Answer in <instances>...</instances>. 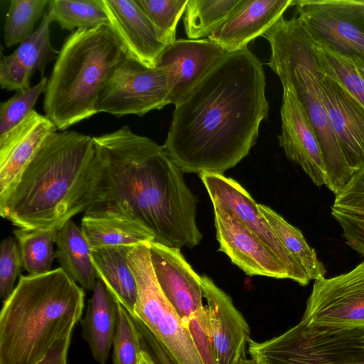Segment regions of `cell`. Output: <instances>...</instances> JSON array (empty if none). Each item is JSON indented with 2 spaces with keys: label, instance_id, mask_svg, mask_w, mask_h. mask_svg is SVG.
<instances>
[{
  "label": "cell",
  "instance_id": "obj_1",
  "mask_svg": "<svg viewBox=\"0 0 364 364\" xmlns=\"http://www.w3.org/2000/svg\"><path fill=\"white\" fill-rule=\"evenodd\" d=\"M263 65L247 48L228 53L175 106L163 145L186 173L223 175L247 156L267 118Z\"/></svg>",
  "mask_w": 364,
  "mask_h": 364
},
{
  "label": "cell",
  "instance_id": "obj_2",
  "mask_svg": "<svg viewBox=\"0 0 364 364\" xmlns=\"http://www.w3.org/2000/svg\"><path fill=\"white\" fill-rule=\"evenodd\" d=\"M92 139L104 176L99 205L140 223L154 242L180 250L200 242L197 198L163 145L127 125Z\"/></svg>",
  "mask_w": 364,
  "mask_h": 364
},
{
  "label": "cell",
  "instance_id": "obj_3",
  "mask_svg": "<svg viewBox=\"0 0 364 364\" xmlns=\"http://www.w3.org/2000/svg\"><path fill=\"white\" fill-rule=\"evenodd\" d=\"M103 179L92 137L56 131L0 196V215L18 228L58 230L102 202Z\"/></svg>",
  "mask_w": 364,
  "mask_h": 364
},
{
  "label": "cell",
  "instance_id": "obj_4",
  "mask_svg": "<svg viewBox=\"0 0 364 364\" xmlns=\"http://www.w3.org/2000/svg\"><path fill=\"white\" fill-rule=\"evenodd\" d=\"M84 289L62 267L20 276L0 313V364H36L72 334L85 306Z\"/></svg>",
  "mask_w": 364,
  "mask_h": 364
},
{
  "label": "cell",
  "instance_id": "obj_5",
  "mask_svg": "<svg viewBox=\"0 0 364 364\" xmlns=\"http://www.w3.org/2000/svg\"><path fill=\"white\" fill-rule=\"evenodd\" d=\"M124 56L109 26L78 29L65 39L43 99L45 115L58 130L97 114L100 93Z\"/></svg>",
  "mask_w": 364,
  "mask_h": 364
},
{
  "label": "cell",
  "instance_id": "obj_6",
  "mask_svg": "<svg viewBox=\"0 0 364 364\" xmlns=\"http://www.w3.org/2000/svg\"><path fill=\"white\" fill-rule=\"evenodd\" d=\"M264 36L271 48L268 65L282 87L295 93L315 129L327 173L326 186L336 194L353 173L329 122L319 85L314 39L299 17H282Z\"/></svg>",
  "mask_w": 364,
  "mask_h": 364
},
{
  "label": "cell",
  "instance_id": "obj_7",
  "mask_svg": "<svg viewBox=\"0 0 364 364\" xmlns=\"http://www.w3.org/2000/svg\"><path fill=\"white\" fill-rule=\"evenodd\" d=\"M247 351L259 364H364V331L333 329L302 321Z\"/></svg>",
  "mask_w": 364,
  "mask_h": 364
},
{
  "label": "cell",
  "instance_id": "obj_8",
  "mask_svg": "<svg viewBox=\"0 0 364 364\" xmlns=\"http://www.w3.org/2000/svg\"><path fill=\"white\" fill-rule=\"evenodd\" d=\"M149 243L134 246L127 254L137 287V299L132 315L149 330L175 364H203L188 327L157 282Z\"/></svg>",
  "mask_w": 364,
  "mask_h": 364
},
{
  "label": "cell",
  "instance_id": "obj_9",
  "mask_svg": "<svg viewBox=\"0 0 364 364\" xmlns=\"http://www.w3.org/2000/svg\"><path fill=\"white\" fill-rule=\"evenodd\" d=\"M171 88L168 67L148 68L124 55L100 93L97 112L141 117L171 104Z\"/></svg>",
  "mask_w": 364,
  "mask_h": 364
},
{
  "label": "cell",
  "instance_id": "obj_10",
  "mask_svg": "<svg viewBox=\"0 0 364 364\" xmlns=\"http://www.w3.org/2000/svg\"><path fill=\"white\" fill-rule=\"evenodd\" d=\"M301 320L327 328L364 331V260L346 273L314 280Z\"/></svg>",
  "mask_w": 364,
  "mask_h": 364
},
{
  "label": "cell",
  "instance_id": "obj_11",
  "mask_svg": "<svg viewBox=\"0 0 364 364\" xmlns=\"http://www.w3.org/2000/svg\"><path fill=\"white\" fill-rule=\"evenodd\" d=\"M293 5L317 42L364 61V15L354 0H294Z\"/></svg>",
  "mask_w": 364,
  "mask_h": 364
},
{
  "label": "cell",
  "instance_id": "obj_12",
  "mask_svg": "<svg viewBox=\"0 0 364 364\" xmlns=\"http://www.w3.org/2000/svg\"><path fill=\"white\" fill-rule=\"evenodd\" d=\"M212 201L253 232L274 253L287 268L290 279L305 287L311 279L276 236L259 210L258 203L237 181L224 175H199Z\"/></svg>",
  "mask_w": 364,
  "mask_h": 364
},
{
  "label": "cell",
  "instance_id": "obj_13",
  "mask_svg": "<svg viewBox=\"0 0 364 364\" xmlns=\"http://www.w3.org/2000/svg\"><path fill=\"white\" fill-rule=\"evenodd\" d=\"M318 65L329 122L353 174L364 167V107L338 80L323 70L318 60Z\"/></svg>",
  "mask_w": 364,
  "mask_h": 364
},
{
  "label": "cell",
  "instance_id": "obj_14",
  "mask_svg": "<svg viewBox=\"0 0 364 364\" xmlns=\"http://www.w3.org/2000/svg\"><path fill=\"white\" fill-rule=\"evenodd\" d=\"M279 146L287 158L299 165L317 186L326 185L327 173L314 127L295 93L283 87Z\"/></svg>",
  "mask_w": 364,
  "mask_h": 364
},
{
  "label": "cell",
  "instance_id": "obj_15",
  "mask_svg": "<svg viewBox=\"0 0 364 364\" xmlns=\"http://www.w3.org/2000/svg\"><path fill=\"white\" fill-rule=\"evenodd\" d=\"M214 209L219 250L248 276L290 279L289 272L274 253L253 232L227 212Z\"/></svg>",
  "mask_w": 364,
  "mask_h": 364
},
{
  "label": "cell",
  "instance_id": "obj_16",
  "mask_svg": "<svg viewBox=\"0 0 364 364\" xmlns=\"http://www.w3.org/2000/svg\"><path fill=\"white\" fill-rule=\"evenodd\" d=\"M149 248L157 282L187 326L191 314L204 306L202 276L194 271L180 249L154 241L149 243Z\"/></svg>",
  "mask_w": 364,
  "mask_h": 364
},
{
  "label": "cell",
  "instance_id": "obj_17",
  "mask_svg": "<svg viewBox=\"0 0 364 364\" xmlns=\"http://www.w3.org/2000/svg\"><path fill=\"white\" fill-rule=\"evenodd\" d=\"M101 1L124 55L146 67L156 68L168 46L136 0Z\"/></svg>",
  "mask_w": 364,
  "mask_h": 364
},
{
  "label": "cell",
  "instance_id": "obj_18",
  "mask_svg": "<svg viewBox=\"0 0 364 364\" xmlns=\"http://www.w3.org/2000/svg\"><path fill=\"white\" fill-rule=\"evenodd\" d=\"M217 364H240L247 358L250 328L231 297L208 276H202Z\"/></svg>",
  "mask_w": 364,
  "mask_h": 364
},
{
  "label": "cell",
  "instance_id": "obj_19",
  "mask_svg": "<svg viewBox=\"0 0 364 364\" xmlns=\"http://www.w3.org/2000/svg\"><path fill=\"white\" fill-rule=\"evenodd\" d=\"M227 53L209 38H181L168 46L157 66H167L171 70V104L176 106L183 100Z\"/></svg>",
  "mask_w": 364,
  "mask_h": 364
},
{
  "label": "cell",
  "instance_id": "obj_20",
  "mask_svg": "<svg viewBox=\"0 0 364 364\" xmlns=\"http://www.w3.org/2000/svg\"><path fill=\"white\" fill-rule=\"evenodd\" d=\"M294 4V0H240L229 16L208 38L227 53L247 48L264 33Z\"/></svg>",
  "mask_w": 364,
  "mask_h": 364
},
{
  "label": "cell",
  "instance_id": "obj_21",
  "mask_svg": "<svg viewBox=\"0 0 364 364\" xmlns=\"http://www.w3.org/2000/svg\"><path fill=\"white\" fill-rule=\"evenodd\" d=\"M57 129L46 115L33 109L18 126L0 137V196L10 188L44 141Z\"/></svg>",
  "mask_w": 364,
  "mask_h": 364
},
{
  "label": "cell",
  "instance_id": "obj_22",
  "mask_svg": "<svg viewBox=\"0 0 364 364\" xmlns=\"http://www.w3.org/2000/svg\"><path fill=\"white\" fill-rule=\"evenodd\" d=\"M52 19L46 13L38 27L15 51L9 55L1 52L0 85L7 91L16 92L31 87V77L38 71L42 77L47 63L56 60L59 51L55 50L50 37Z\"/></svg>",
  "mask_w": 364,
  "mask_h": 364
},
{
  "label": "cell",
  "instance_id": "obj_23",
  "mask_svg": "<svg viewBox=\"0 0 364 364\" xmlns=\"http://www.w3.org/2000/svg\"><path fill=\"white\" fill-rule=\"evenodd\" d=\"M81 230L91 250L107 247H134L154 241L140 223L115 208L97 205L85 213Z\"/></svg>",
  "mask_w": 364,
  "mask_h": 364
},
{
  "label": "cell",
  "instance_id": "obj_24",
  "mask_svg": "<svg viewBox=\"0 0 364 364\" xmlns=\"http://www.w3.org/2000/svg\"><path fill=\"white\" fill-rule=\"evenodd\" d=\"M117 319V301L99 279L87 301L85 316L80 319L82 335L94 359L105 364L109 355Z\"/></svg>",
  "mask_w": 364,
  "mask_h": 364
},
{
  "label": "cell",
  "instance_id": "obj_25",
  "mask_svg": "<svg viewBox=\"0 0 364 364\" xmlns=\"http://www.w3.org/2000/svg\"><path fill=\"white\" fill-rule=\"evenodd\" d=\"M132 247L115 246L91 250L97 278L131 314L137 299L136 280L127 262V254Z\"/></svg>",
  "mask_w": 364,
  "mask_h": 364
},
{
  "label": "cell",
  "instance_id": "obj_26",
  "mask_svg": "<svg viewBox=\"0 0 364 364\" xmlns=\"http://www.w3.org/2000/svg\"><path fill=\"white\" fill-rule=\"evenodd\" d=\"M55 252L60 267L84 289L92 291L97 274L81 228L71 220L56 231Z\"/></svg>",
  "mask_w": 364,
  "mask_h": 364
},
{
  "label": "cell",
  "instance_id": "obj_27",
  "mask_svg": "<svg viewBox=\"0 0 364 364\" xmlns=\"http://www.w3.org/2000/svg\"><path fill=\"white\" fill-rule=\"evenodd\" d=\"M258 208L276 236L309 279L316 280L325 277L324 264L318 259L314 249L309 245L301 232L269 206L258 203Z\"/></svg>",
  "mask_w": 364,
  "mask_h": 364
},
{
  "label": "cell",
  "instance_id": "obj_28",
  "mask_svg": "<svg viewBox=\"0 0 364 364\" xmlns=\"http://www.w3.org/2000/svg\"><path fill=\"white\" fill-rule=\"evenodd\" d=\"M47 14L62 29H78L109 26L101 0H50Z\"/></svg>",
  "mask_w": 364,
  "mask_h": 364
},
{
  "label": "cell",
  "instance_id": "obj_29",
  "mask_svg": "<svg viewBox=\"0 0 364 364\" xmlns=\"http://www.w3.org/2000/svg\"><path fill=\"white\" fill-rule=\"evenodd\" d=\"M240 0H188L183 16L188 39L209 37L229 16Z\"/></svg>",
  "mask_w": 364,
  "mask_h": 364
},
{
  "label": "cell",
  "instance_id": "obj_30",
  "mask_svg": "<svg viewBox=\"0 0 364 364\" xmlns=\"http://www.w3.org/2000/svg\"><path fill=\"white\" fill-rule=\"evenodd\" d=\"M56 231L21 228L14 230L19 247L23 267L28 274H41L51 270L55 257L53 245L55 244Z\"/></svg>",
  "mask_w": 364,
  "mask_h": 364
},
{
  "label": "cell",
  "instance_id": "obj_31",
  "mask_svg": "<svg viewBox=\"0 0 364 364\" xmlns=\"http://www.w3.org/2000/svg\"><path fill=\"white\" fill-rule=\"evenodd\" d=\"M314 41L323 70L338 80L364 107V61L338 53L315 39Z\"/></svg>",
  "mask_w": 364,
  "mask_h": 364
},
{
  "label": "cell",
  "instance_id": "obj_32",
  "mask_svg": "<svg viewBox=\"0 0 364 364\" xmlns=\"http://www.w3.org/2000/svg\"><path fill=\"white\" fill-rule=\"evenodd\" d=\"M48 0H11L5 18L4 38L6 47L21 43L34 32Z\"/></svg>",
  "mask_w": 364,
  "mask_h": 364
},
{
  "label": "cell",
  "instance_id": "obj_33",
  "mask_svg": "<svg viewBox=\"0 0 364 364\" xmlns=\"http://www.w3.org/2000/svg\"><path fill=\"white\" fill-rule=\"evenodd\" d=\"M113 364H136L143 350L140 331L132 314L117 301V319L113 338Z\"/></svg>",
  "mask_w": 364,
  "mask_h": 364
},
{
  "label": "cell",
  "instance_id": "obj_34",
  "mask_svg": "<svg viewBox=\"0 0 364 364\" xmlns=\"http://www.w3.org/2000/svg\"><path fill=\"white\" fill-rule=\"evenodd\" d=\"M166 46L173 43L176 26L184 14L188 0H136Z\"/></svg>",
  "mask_w": 364,
  "mask_h": 364
},
{
  "label": "cell",
  "instance_id": "obj_35",
  "mask_svg": "<svg viewBox=\"0 0 364 364\" xmlns=\"http://www.w3.org/2000/svg\"><path fill=\"white\" fill-rule=\"evenodd\" d=\"M48 78L44 76L29 89L16 92L8 100L0 105V137L18 126L33 110V107L40 96L45 92Z\"/></svg>",
  "mask_w": 364,
  "mask_h": 364
},
{
  "label": "cell",
  "instance_id": "obj_36",
  "mask_svg": "<svg viewBox=\"0 0 364 364\" xmlns=\"http://www.w3.org/2000/svg\"><path fill=\"white\" fill-rule=\"evenodd\" d=\"M23 267L18 242L12 236L5 237L0 245V296L5 300L14 289V283Z\"/></svg>",
  "mask_w": 364,
  "mask_h": 364
},
{
  "label": "cell",
  "instance_id": "obj_37",
  "mask_svg": "<svg viewBox=\"0 0 364 364\" xmlns=\"http://www.w3.org/2000/svg\"><path fill=\"white\" fill-rule=\"evenodd\" d=\"M187 326L203 364H217L213 338L205 305L191 314Z\"/></svg>",
  "mask_w": 364,
  "mask_h": 364
},
{
  "label": "cell",
  "instance_id": "obj_38",
  "mask_svg": "<svg viewBox=\"0 0 364 364\" xmlns=\"http://www.w3.org/2000/svg\"><path fill=\"white\" fill-rule=\"evenodd\" d=\"M331 210L364 216V167L335 194Z\"/></svg>",
  "mask_w": 364,
  "mask_h": 364
},
{
  "label": "cell",
  "instance_id": "obj_39",
  "mask_svg": "<svg viewBox=\"0 0 364 364\" xmlns=\"http://www.w3.org/2000/svg\"><path fill=\"white\" fill-rule=\"evenodd\" d=\"M331 215L343 230L346 242L364 256V216L331 210Z\"/></svg>",
  "mask_w": 364,
  "mask_h": 364
},
{
  "label": "cell",
  "instance_id": "obj_40",
  "mask_svg": "<svg viewBox=\"0 0 364 364\" xmlns=\"http://www.w3.org/2000/svg\"><path fill=\"white\" fill-rule=\"evenodd\" d=\"M133 318L140 331L143 348L150 353L156 364H175L149 330L139 319Z\"/></svg>",
  "mask_w": 364,
  "mask_h": 364
},
{
  "label": "cell",
  "instance_id": "obj_41",
  "mask_svg": "<svg viewBox=\"0 0 364 364\" xmlns=\"http://www.w3.org/2000/svg\"><path fill=\"white\" fill-rule=\"evenodd\" d=\"M72 334L58 341L48 354L36 364H68V353Z\"/></svg>",
  "mask_w": 364,
  "mask_h": 364
},
{
  "label": "cell",
  "instance_id": "obj_42",
  "mask_svg": "<svg viewBox=\"0 0 364 364\" xmlns=\"http://www.w3.org/2000/svg\"><path fill=\"white\" fill-rule=\"evenodd\" d=\"M136 364H156L150 353L145 348L139 354Z\"/></svg>",
  "mask_w": 364,
  "mask_h": 364
},
{
  "label": "cell",
  "instance_id": "obj_43",
  "mask_svg": "<svg viewBox=\"0 0 364 364\" xmlns=\"http://www.w3.org/2000/svg\"><path fill=\"white\" fill-rule=\"evenodd\" d=\"M354 2L358 9L364 15V0H354Z\"/></svg>",
  "mask_w": 364,
  "mask_h": 364
},
{
  "label": "cell",
  "instance_id": "obj_44",
  "mask_svg": "<svg viewBox=\"0 0 364 364\" xmlns=\"http://www.w3.org/2000/svg\"><path fill=\"white\" fill-rule=\"evenodd\" d=\"M240 364H259L255 360L252 358H245L242 360Z\"/></svg>",
  "mask_w": 364,
  "mask_h": 364
}]
</instances>
